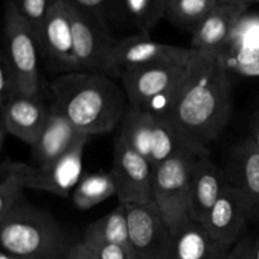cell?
<instances>
[{"instance_id": "cell-1", "label": "cell", "mask_w": 259, "mask_h": 259, "mask_svg": "<svg viewBox=\"0 0 259 259\" xmlns=\"http://www.w3.org/2000/svg\"><path fill=\"white\" fill-rule=\"evenodd\" d=\"M232 108L233 89L224 53L194 50L186 78L166 116L207 147L227 128Z\"/></svg>"}, {"instance_id": "cell-2", "label": "cell", "mask_w": 259, "mask_h": 259, "mask_svg": "<svg viewBox=\"0 0 259 259\" xmlns=\"http://www.w3.org/2000/svg\"><path fill=\"white\" fill-rule=\"evenodd\" d=\"M50 98L51 109L89 138L114 131L129 105L115 78L82 71L58 75L50 83Z\"/></svg>"}, {"instance_id": "cell-3", "label": "cell", "mask_w": 259, "mask_h": 259, "mask_svg": "<svg viewBox=\"0 0 259 259\" xmlns=\"http://www.w3.org/2000/svg\"><path fill=\"white\" fill-rule=\"evenodd\" d=\"M0 243L12 255L35 259H65L73 245L50 212L24 199L0 218Z\"/></svg>"}, {"instance_id": "cell-4", "label": "cell", "mask_w": 259, "mask_h": 259, "mask_svg": "<svg viewBox=\"0 0 259 259\" xmlns=\"http://www.w3.org/2000/svg\"><path fill=\"white\" fill-rule=\"evenodd\" d=\"M191 58L123 71L120 80L129 105L167 115L186 78Z\"/></svg>"}, {"instance_id": "cell-5", "label": "cell", "mask_w": 259, "mask_h": 259, "mask_svg": "<svg viewBox=\"0 0 259 259\" xmlns=\"http://www.w3.org/2000/svg\"><path fill=\"white\" fill-rule=\"evenodd\" d=\"M197 157L191 153L179 154L153 167L152 201L172 237L191 220L190 184L192 166Z\"/></svg>"}, {"instance_id": "cell-6", "label": "cell", "mask_w": 259, "mask_h": 259, "mask_svg": "<svg viewBox=\"0 0 259 259\" xmlns=\"http://www.w3.org/2000/svg\"><path fill=\"white\" fill-rule=\"evenodd\" d=\"M2 52L17 75L20 95H39V43L14 0H5Z\"/></svg>"}, {"instance_id": "cell-7", "label": "cell", "mask_w": 259, "mask_h": 259, "mask_svg": "<svg viewBox=\"0 0 259 259\" xmlns=\"http://www.w3.org/2000/svg\"><path fill=\"white\" fill-rule=\"evenodd\" d=\"M72 17L73 46L80 70L114 77L110 67V52L118 40L111 34L110 25L90 12L70 2Z\"/></svg>"}, {"instance_id": "cell-8", "label": "cell", "mask_w": 259, "mask_h": 259, "mask_svg": "<svg viewBox=\"0 0 259 259\" xmlns=\"http://www.w3.org/2000/svg\"><path fill=\"white\" fill-rule=\"evenodd\" d=\"M110 172L115 182L119 202L125 205L152 202L153 166L120 136L114 143V161Z\"/></svg>"}, {"instance_id": "cell-9", "label": "cell", "mask_w": 259, "mask_h": 259, "mask_svg": "<svg viewBox=\"0 0 259 259\" xmlns=\"http://www.w3.org/2000/svg\"><path fill=\"white\" fill-rule=\"evenodd\" d=\"M39 50L50 71L60 75L81 71L73 46L70 0H57L51 9L40 32Z\"/></svg>"}, {"instance_id": "cell-10", "label": "cell", "mask_w": 259, "mask_h": 259, "mask_svg": "<svg viewBox=\"0 0 259 259\" xmlns=\"http://www.w3.org/2000/svg\"><path fill=\"white\" fill-rule=\"evenodd\" d=\"M126 209L134 259H172L174 237L153 201Z\"/></svg>"}, {"instance_id": "cell-11", "label": "cell", "mask_w": 259, "mask_h": 259, "mask_svg": "<svg viewBox=\"0 0 259 259\" xmlns=\"http://www.w3.org/2000/svg\"><path fill=\"white\" fill-rule=\"evenodd\" d=\"M192 53V48L164 45L147 35L136 34L116 42L110 52V67L114 77L120 78L123 71L159 62L189 60Z\"/></svg>"}, {"instance_id": "cell-12", "label": "cell", "mask_w": 259, "mask_h": 259, "mask_svg": "<svg viewBox=\"0 0 259 259\" xmlns=\"http://www.w3.org/2000/svg\"><path fill=\"white\" fill-rule=\"evenodd\" d=\"M89 138L81 139L70 151L43 167H32L28 189L68 197L82 177V158Z\"/></svg>"}, {"instance_id": "cell-13", "label": "cell", "mask_w": 259, "mask_h": 259, "mask_svg": "<svg viewBox=\"0 0 259 259\" xmlns=\"http://www.w3.org/2000/svg\"><path fill=\"white\" fill-rule=\"evenodd\" d=\"M224 177L242 195L250 218H259V149L250 137L232 149Z\"/></svg>"}, {"instance_id": "cell-14", "label": "cell", "mask_w": 259, "mask_h": 259, "mask_svg": "<svg viewBox=\"0 0 259 259\" xmlns=\"http://www.w3.org/2000/svg\"><path fill=\"white\" fill-rule=\"evenodd\" d=\"M249 211L242 195L225 182L219 199L212 206L204 227L212 238L234 247L243 239Z\"/></svg>"}, {"instance_id": "cell-15", "label": "cell", "mask_w": 259, "mask_h": 259, "mask_svg": "<svg viewBox=\"0 0 259 259\" xmlns=\"http://www.w3.org/2000/svg\"><path fill=\"white\" fill-rule=\"evenodd\" d=\"M0 110V124L5 126L8 133L33 146L47 123L51 106H47L40 94L34 96L19 95L2 106Z\"/></svg>"}, {"instance_id": "cell-16", "label": "cell", "mask_w": 259, "mask_h": 259, "mask_svg": "<svg viewBox=\"0 0 259 259\" xmlns=\"http://www.w3.org/2000/svg\"><path fill=\"white\" fill-rule=\"evenodd\" d=\"M247 9L244 5L220 2L192 32V50L223 53Z\"/></svg>"}, {"instance_id": "cell-17", "label": "cell", "mask_w": 259, "mask_h": 259, "mask_svg": "<svg viewBox=\"0 0 259 259\" xmlns=\"http://www.w3.org/2000/svg\"><path fill=\"white\" fill-rule=\"evenodd\" d=\"M225 186L224 172L209 154L199 156L194 162L190 184V215L204 224Z\"/></svg>"}, {"instance_id": "cell-18", "label": "cell", "mask_w": 259, "mask_h": 259, "mask_svg": "<svg viewBox=\"0 0 259 259\" xmlns=\"http://www.w3.org/2000/svg\"><path fill=\"white\" fill-rule=\"evenodd\" d=\"M86 137L88 136L80 133L65 116L51 109L45 128L34 144L30 146L37 167L47 166L56 161Z\"/></svg>"}, {"instance_id": "cell-19", "label": "cell", "mask_w": 259, "mask_h": 259, "mask_svg": "<svg viewBox=\"0 0 259 259\" xmlns=\"http://www.w3.org/2000/svg\"><path fill=\"white\" fill-rule=\"evenodd\" d=\"M156 115L153 139L148 161L153 167L179 154H209V148L199 143L176 125L168 116Z\"/></svg>"}, {"instance_id": "cell-20", "label": "cell", "mask_w": 259, "mask_h": 259, "mask_svg": "<svg viewBox=\"0 0 259 259\" xmlns=\"http://www.w3.org/2000/svg\"><path fill=\"white\" fill-rule=\"evenodd\" d=\"M232 249L212 238L204 224L191 219L174 235L172 259H227Z\"/></svg>"}, {"instance_id": "cell-21", "label": "cell", "mask_w": 259, "mask_h": 259, "mask_svg": "<svg viewBox=\"0 0 259 259\" xmlns=\"http://www.w3.org/2000/svg\"><path fill=\"white\" fill-rule=\"evenodd\" d=\"M82 240L110 243L132 250L126 205L119 202L113 211L89 224Z\"/></svg>"}, {"instance_id": "cell-22", "label": "cell", "mask_w": 259, "mask_h": 259, "mask_svg": "<svg viewBox=\"0 0 259 259\" xmlns=\"http://www.w3.org/2000/svg\"><path fill=\"white\" fill-rule=\"evenodd\" d=\"M154 119L153 113L144 109L128 105L121 120V131L119 136L138 153L149 158L153 139Z\"/></svg>"}, {"instance_id": "cell-23", "label": "cell", "mask_w": 259, "mask_h": 259, "mask_svg": "<svg viewBox=\"0 0 259 259\" xmlns=\"http://www.w3.org/2000/svg\"><path fill=\"white\" fill-rule=\"evenodd\" d=\"M32 166L15 161H3L0 166V218L7 215L24 197Z\"/></svg>"}, {"instance_id": "cell-24", "label": "cell", "mask_w": 259, "mask_h": 259, "mask_svg": "<svg viewBox=\"0 0 259 259\" xmlns=\"http://www.w3.org/2000/svg\"><path fill=\"white\" fill-rule=\"evenodd\" d=\"M113 195H116V189L111 172L89 174L81 177L72 191V202L78 210L85 211L101 204Z\"/></svg>"}, {"instance_id": "cell-25", "label": "cell", "mask_w": 259, "mask_h": 259, "mask_svg": "<svg viewBox=\"0 0 259 259\" xmlns=\"http://www.w3.org/2000/svg\"><path fill=\"white\" fill-rule=\"evenodd\" d=\"M220 0H166V15L172 24L194 32Z\"/></svg>"}, {"instance_id": "cell-26", "label": "cell", "mask_w": 259, "mask_h": 259, "mask_svg": "<svg viewBox=\"0 0 259 259\" xmlns=\"http://www.w3.org/2000/svg\"><path fill=\"white\" fill-rule=\"evenodd\" d=\"M123 5L138 34L147 37L166 15V0H123Z\"/></svg>"}, {"instance_id": "cell-27", "label": "cell", "mask_w": 259, "mask_h": 259, "mask_svg": "<svg viewBox=\"0 0 259 259\" xmlns=\"http://www.w3.org/2000/svg\"><path fill=\"white\" fill-rule=\"evenodd\" d=\"M56 2L57 0H14L22 17L34 32L38 43L46 19Z\"/></svg>"}, {"instance_id": "cell-28", "label": "cell", "mask_w": 259, "mask_h": 259, "mask_svg": "<svg viewBox=\"0 0 259 259\" xmlns=\"http://www.w3.org/2000/svg\"><path fill=\"white\" fill-rule=\"evenodd\" d=\"M20 95L17 75L4 53H0V108Z\"/></svg>"}, {"instance_id": "cell-29", "label": "cell", "mask_w": 259, "mask_h": 259, "mask_svg": "<svg viewBox=\"0 0 259 259\" xmlns=\"http://www.w3.org/2000/svg\"><path fill=\"white\" fill-rule=\"evenodd\" d=\"M98 252L99 259H134L133 252L116 244L103 242H88Z\"/></svg>"}, {"instance_id": "cell-30", "label": "cell", "mask_w": 259, "mask_h": 259, "mask_svg": "<svg viewBox=\"0 0 259 259\" xmlns=\"http://www.w3.org/2000/svg\"><path fill=\"white\" fill-rule=\"evenodd\" d=\"M229 72L244 77H259V56L248 60H225Z\"/></svg>"}, {"instance_id": "cell-31", "label": "cell", "mask_w": 259, "mask_h": 259, "mask_svg": "<svg viewBox=\"0 0 259 259\" xmlns=\"http://www.w3.org/2000/svg\"><path fill=\"white\" fill-rule=\"evenodd\" d=\"M65 259H99V257L93 245L85 240H81L71 247Z\"/></svg>"}, {"instance_id": "cell-32", "label": "cell", "mask_w": 259, "mask_h": 259, "mask_svg": "<svg viewBox=\"0 0 259 259\" xmlns=\"http://www.w3.org/2000/svg\"><path fill=\"white\" fill-rule=\"evenodd\" d=\"M250 247H252V240L243 238L233 247L227 259H250Z\"/></svg>"}, {"instance_id": "cell-33", "label": "cell", "mask_w": 259, "mask_h": 259, "mask_svg": "<svg viewBox=\"0 0 259 259\" xmlns=\"http://www.w3.org/2000/svg\"><path fill=\"white\" fill-rule=\"evenodd\" d=\"M250 138L253 139L259 149V101L255 111L250 118Z\"/></svg>"}, {"instance_id": "cell-34", "label": "cell", "mask_w": 259, "mask_h": 259, "mask_svg": "<svg viewBox=\"0 0 259 259\" xmlns=\"http://www.w3.org/2000/svg\"><path fill=\"white\" fill-rule=\"evenodd\" d=\"M250 259H259V235L254 240H252V247H250Z\"/></svg>"}, {"instance_id": "cell-35", "label": "cell", "mask_w": 259, "mask_h": 259, "mask_svg": "<svg viewBox=\"0 0 259 259\" xmlns=\"http://www.w3.org/2000/svg\"><path fill=\"white\" fill-rule=\"evenodd\" d=\"M220 2L240 4V5H244V7H250L252 4H259V0H220Z\"/></svg>"}, {"instance_id": "cell-36", "label": "cell", "mask_w": 259, "mask_h": 259, "mask_svg": "<svg viewBox=\"0 0 259 259\" xmlns=\"http://www.w3.org/2000/svg\"><path fill=\"white\" fill-rule=\"evenodd\" d=\"M0 259H14V255L5 252V250H2V253H0Z\"/></svg>"}, {"instance_id": "cell-37", "label": "cell", "mask_w": 259, "mask_h": 259, "mask_svg": "<svg viewBox=\"0 0 259 259\" xmlns=\"http://www.w3.org/2000/svg\"><path fill=\"white\" fill-rule=\"evenodd\" d=\"M14 259H35V258H28V257H15V255H14Z\"/></svg>"}]
</instances>
